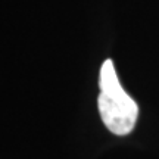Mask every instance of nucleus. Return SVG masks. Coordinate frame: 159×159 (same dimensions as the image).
Instances as JSON below:
<instances>
[{"label": "nucleus", "mask_w": 159, "mask_h": 159, "mask_svg": "<svg viewBox=\"0 0 159 159\" xmlns=\"http://www.w3.org/2000/svg\"><path fill=\"white\" fill-rule=\"evenodd\" d=\"M99 87L97 108L105 127L116 136L130 134L139 116V106L122 89L111 59H106L100 68Z\"/></svg>", "instance_id": "obj_1"}]
</instances>
